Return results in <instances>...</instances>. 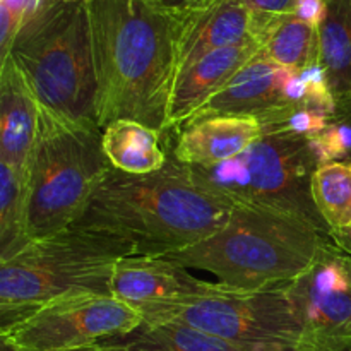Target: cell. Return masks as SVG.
<instances>
[{"mask_svg": "<svg viewBox=\"0 0 351 351\" xmlns=\"http://www.w3.org/2000/svg\"><path fill=\"white\" fill-rule=\"evenodd\" d=\"M177 14V77L199 58L257 40L256 17L243 0H194Z\"/></svg>", "mask_w": 351, "mask_h": 351, "instance_id": "7c38bea8", "label": "cell"}, {"mask_svg": "<svg viewBox=\"0 0 351 351\" xmlns=\"http://www.w3.org/2000/svg\"><path fill=\"white\" fill-rule=\"evenodd\" d=\"M257 40L263 55L291 74L302 75L319 65V27L295 14L271 21Z\"/></svg>", "mask_w": 351, "mask_h": 351, "instance_id": "d6986e66", "label": "cell"}, {"mask_svg": "<svg viewBox=\"0 0 351 351\" xmlns=\"http://www.w3.org/2000/svg\"><path fill=\"white\" fill-rule=\"evenodd\" d=\"M119 341L127 351H254L177 321L144 322Z\"/></svg>", "mask_w": 351, "mask_h": 351, "instance_id": "ffe728a7", "label": "cell"}, {"mask_svg": "<svg viewBox=\"0 0 351 351\" xmlns=\"http://www.w3.org/2000/svg\"><path fill=\"white\" fill-rule=\"evenodd\" d=\"M144 324L137 308L112 295L57 298L0 324V339L23 351H71L132 335Z\"/></svg>", "mask_w": 351, "mask_h": 351, "instance_id": "9c48e42d", "label": "cell"}, {"mask_svg": "<svg viewBox=\"0 0 351 351\" xmlns=\"http://www.w3.org/2000/svg\"><path fill=\"white\" fill-rule=\"evenodd\" d=\"M298 99H304V82L300 75L291 74L259 51L218 95L213 96L195 113L194 119L208 115H243L264 122Z\"/></svg>", "mask_w": 351, "mask_h": 351, "instance_id": "8fae6325", "label": "cell"}, {"mask_svg": "<svg viewBox=\"0 0 351 351\" xmlns=\"http://www.w3.org/2000/svg\"><path fill=\"white\" fill-rule=\"evenodd\" d=\"M328 239L329 242H331L335 247H338L343 254H346V256L351 257V228L329 232Z\"/></svg>", "mask_w": 351, "mask_h": 351, "instance_id": "d4e9b609", "label": "cell"}, {"mask_svg": "<svg viewBox=\"0 0 351 351\" xmlns=\"http://www.w3.org/2000/svg\"><path fill=\"white\" fill-rule=\"evenodd\" d=\"M264 134L254 117L208 115L175 130L170 158L192 168H215L249 149Z\"/></svg>", "mask_w": 351, "mask_h": 351, "instance_id": "5bb4252c", "label": "cell"}, {"mask_svg": "<svg viewBox=\"0 0 351 351\" xmlns=\"http://www.w3.org/2000/svg\"><path fill=\"white\" fill-rule=\"evenodd\" d=\"M38 136V99L12 58L0 62V163L29 177Z\"/></svg>", "mask_w": 351, "mask_h": 351, "instance_id": "2e32d148", "label": "cell"}, {"mask_svg": "<svg viewBox=\"0 0 351 351\" xmlns=\"http://www.w3.org/2000/svg\"><path fill=\"white\" fill-rule=\"evenodd\" d=\"M58 2H64V3H89L93 0H58Z\"/></svg>", "mask_w": 351, "mask_h": 351, "instance_id": "f546056e", "label": "cell"}, {"mask_svg": "<svg viewBox=\"0 0 351 351\" xmlns=\"http://www.w3.org/2000/svg\"><path fill=\"white\" fill-rule=\"evenodd\" d=\"M0 351H23V350L16 348V346L9 345V343H5V341H2V339H0Z\"/></svg>", "mask_w": 351, "mask_h": 351, "instance_id": "f1b7e54d", "label": "cell"}, {"mask_svg": "<svg viewBox=\"0 0 351 351\" xmlns=\"http://www.w3.org/2000/svg\"><path fill=\"white\" fill-rule=\"evenodd\" d=\"M95 122L65 119L38 103V136L27 177V239L67 230L112 170Z\"/></svg>", "mask_w": 351, "mask_h": 351, "instance_id": "277c9868", "label": "cell"}, {"mask_svg": "<svg viewBox=\"0 0 351 351\" xmlns=\"http://www.w3.org/2000/svg\"><path fill=\"white\" fill-rule=\"evenodd\" d=\"M27 177L0 163V261L27 245Z\"/></svg>", "mask_w": 351, "mask_h": 351, "instance_id": "44dd1931", "label": "cell"}, {"mask_svg": "<svg viewBox=\"0 0 351 351\" xmlns=\"http://www.w3.org/2000/svg\"><path fill=\"white\" fill-rule=\"evenodd\" d=\"M312 199L329 232L351 228V160L319 165L312 177Z\"/></svg>", "mask_w": 351, "mask_h": 351, "instance_id": "7402d4cb", "label": "cell"}, {"mask_svg": "<svg viewBox=\"0 0 351 351\" xmlns=\"http://www.w3.org/2000/svg\"><path fill=\"white\" fill-rule=\"evenodd\" d=\"M328 237L302 219L250 206H233L215 235L163 256L187 269H202L235 290L285 287L317 259Z\"/></svg>", "mask_w": 351, "mask_h": 351, "instance_id": "3957f363", "label": "cell"}, {"mask_svg": "<svg viewBox=\"0 0 351 351\" xmlns=\"http://www.w3.org/2000/svg\"><path fill=\"white\" fill-rule=\"evenodd\" d=\"M218 283L199 280L187 273V267L165 257L129 256L119 261L113 271L112 297L139 312L180 298L204 295Z\"/></svg>", "mask_w": 351, "mask_h": 351, "instance_id": "4fadbf2b", "label": "cell"}, {"mask_svg": "<svg viewBox=\"0 0 351 351\" xmlns=\"http://www.w3.org/2000/svg\"><path fill=\"white\" fill-rule=\"evenodd\" d=\"M9 57L40 105L65 119L96 123L98 81L88 3L48 0L21 29Z\"/></svg>", "mask_w": 351, "mask_h": 351, "instance_id": "8992f818", "label": "cell"}, {"mask_svg": "<svg viewBox=\"0 0 351 351\" xmlns=\"http://www.w3.org/2000/svg\"><path fill=\"white\" fill-rule=\"evenodd\" d=\"M307 351H351V257L329 239L317 259L285 285Z\"/></svg>", "mask_w": 351, "mask_h": 351, "instance_id": "30bf717a", "label": "cell"}, {"mask_svg": "<svg viewBox=\"0 0 351 351\" xmlns=\"http://www.w3.org/2000/svg\"><path fill=\"white\" fill-rule=\"evenodd\" d=\"M232 208L170 158L163 170L147 175L112 168L72 228L117 237L136 256L163 257L215 235Z\"/></svg>", "mask_w": 351, "mask_h": 351, "instance_id": "7a4b0ae2", "label": "cell"}, {"mask_svg": "<svg viewBox=\"0 0 351 351\" xmlns=\"http://www.w3.org/2000/svg\"><path fill=\"white\" fill-rule=\"evenodd\" d=\"M261 51L259 40H247L211 51L178 74L168 108L167 132L177 130L218 95Z\"/></svg>", "mask_w": 351, "mask_h": 351, "instance_id": "9a60e30c", "label": "cell"}, {"mask_svg": "<svg viewBox=\"0 0 351 351\" xmlns=\"http://www.w3.org/2000/svg\"><path fill=\"white\" fill-rule=\"evenodd\" d=\"M256 17L257 38L273 19L295 12L297 0H243Z\"/></svg>", "mask_w": 351, "mask_h": 351, "instance_id": "603a6c76", "label": "cell"}, {"mask_svg": "<svg viewBox=\"0 0 351 351\" xmlns=\"http://www.w3.org/2000/svg\"><path fill=\"white\" fill-rule=\"evenodd\" d=\"M263 129V137L249 149L219 167H184L195 184L232 206L283 213L328 237V225L312 199V177L319 158L311 137L281 127Z\"/></svg>", "mask_w": 351, "mask_h": 351, "instance_id": "52a82bcc", "label": "cell"}, {"mask_svg": "<svg viewBox=\"0 0 351 351\" xmlns=\"http://www.w3.org/2000/svg\"><path fill=\"white\" fill-rule=\"evenodd\" d=\"M336 122H341L345 125H348L351 129V101L348 103H343L336 108V117H335Z\"/></svg>", "mask_w": 351, "mask_h": 351, "instance_id": "83f0119b", "label": "cell"}, {"mask_svg": "<svg viewBox=\"0 0 351 351\" xmlns=\"http://www.w3.org/2000/svg\"><path fill=\"white\" fill-rule=\"evenodd\" d=\"M319 67L336 108L351 101V0L328 2V14L319 26Z\"/></svg>", "mask_w": 351, "mask_h": 351, "instance_id": "ac0fdd59", "label": "cell"}, {"mask_svg": "<svg viewBox=\"0 0 351 351\" xmlns=\"http://www.w3.org/2000/svg\"><path fill=\"white\" fill-rule=\"evenodd\" d=\"M156 5L163 7V9L170 10V12H180V10H184L185 7L191 5L194 0H153Z\"/></svg>", "mask_w": 351, "mask_h": 351, "instance_id": "4316f807", "label": "cell"}, {"mask_svg": "<svg viewBox=\"0 0 351 351\" xmlns=\"http://www.w3.org/2000/svg\"><path fill=\"white\" fill-rule=\"evenodd\" d=\"M165 134L136 120H115L103 129V151L115 170L147 175L167 167L170 153L161 146Z\"/></svg>", "mask_w": 351, "mask_h": 351, "instance_id": "e0dca14e", "label": "cell"}, {"mask_svg": "<svg viewBox=\"0 0 351 351\" xmlns=\"http://www.w3.org/2000/svg\"><path fill=\"white\" fill-rule=\"evenodd\" d=\"M328 2L329 0H297L293 14L311 26L319 27L328 14Z\"/></svg>", "mask_w": 351, "mask_h": 351, "instance_id": "cb8c5ba5", "label": "cell"}, {"mask_svg": "<svg viewBox=\"0 0 351 351\" xmlns=\"http://www.w3.org/2000/svg\"><path fill=\"white\" fill-rule=\"evenodd\" d=\"M144 322L177 321L254 351H307L305 335L283 287L235 290L219 283L204 295L141 312Z\"/></svg>", "mask_w": 351, "mask_h": 351, "instance_id": "ba28073f", "label": "cell"}, {"mask_svg": "<svg viewBox=\"0 0 351 351\" xmlns=\"http://www.w3.org/2000/svg\"><path fill=\"white\" fill-rule=\"evenodd\" d=\"M98 99L96 123L136 120L167 134L177 81V14L153 0L88 3Z\"/></svg>", "mask_w": 351, "mask_h": 351, "instance_id": "6da1fadb", "label": "cell"}, {"mask_svg": "<svg viewBox=\"0 0 351 351\" xmlns=\"http://www.w3.org/2000/svg\"><path fill=\"white\" fill-rule=\"evenodd\" d=\"M71 351H127V350L120 341H101V343H96V345H89V346H84V348H77Z\"/></svg>", "mask_w": 351, "mask_h": 351, "instance_id": "484cf974", "label": "cell"}, {"mask_svg": "<svg viewBox=\"0 0 351 351\" xmlns=\"http://www.w3.org/2000/svg\"><path fill=\"white\" fill-rule=\"evenodd\" d=\"M136 256L123 240L89 230L67 228L31 240L0 261V324L40 305L72 295H112L120 259Z\"/></svg>", "mask_w": 351, "mask_h": 351, "instance_id": "5b68a950", "label": "cell"}]
</instances>
